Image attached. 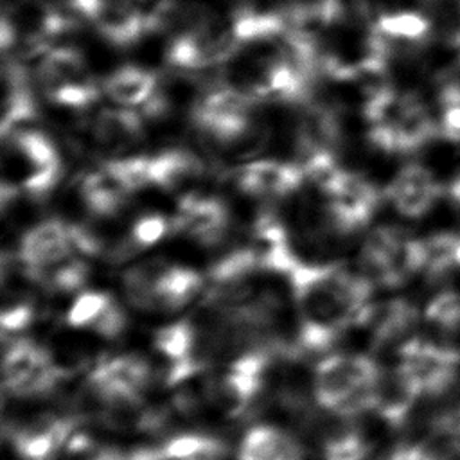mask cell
<instances>
[{
	"label": "cell",
	"instance_id": "6da1fadb",
	"mask_svg": "<svg viewBox=\"0 0 460 460\" xmlns=\"http://www.w3.org/2000/svg\"><path fill=\"white\" fill-rule=\"evenodd\" d=\"M298 309L300 356L327 352L349 329L365 325L372 311L374 284L338 264H305L296 257L284 273Z\"/></svg>",
	"mask_w": 460,
	"mask_h": 460
},
{
	"label": "cell",
	"instance_id": "7a4b0ae2",
	"mask_svg": "<svg viewBox=\"0 0 460 460\" xmlns=\"http://www.w3.org/2000/svg\"><path fill=\"white\" fill-rule=\"evenodd\" d=\"M367 137L386 155H413L438 138L437 113L410 90L379 84L363 102Z\"/></svg>",
	"mask_w": 460,
	"mask_h": 460
},
{
	"label": "cell",
	"instance_id": "3957f363",
	"mask_svg": "<svg viewBox=\"0 0 460 460\" xmlns=\"http://www.w3.org/2000/svg\"><path fill=\"white\" fill-rule=\"evenodd\" d=\"M385 372L367 354H329L318 361L311 377V395L316 406L341 420L376 413Z\"/></svg>",
	"mask_w": 460,
	"mask_h": 460
},
{
	"label": "cell",
	"instance_id": "277c9868",
	"mask_svg": "<svg viewBox=\"0 0 460 460\" xmlns=\"http://www.w3.org/2000/svg\"><path fill=\"white\" fill-rule=\"evenodd\" d=\"M2 140V203L14 199L16 194H47L61 172V160L50 138L18 128Z\"/></svg>",
	"mask_w": 460,
	"mask_h": 460
},
{
	"label": "cell",
	"instance_id": "5b68a950",
	"mask_svg": "<svg viewBox=\"0 0 460 460\" xmlns=\"http://www.w3.org/2000/svg\"><path fill=\"white\" fill-rule=\"evenodd\" d=\"M392 377L410 402L442 397L460 383V350L413 336L399 347Z\"/></svg>",
	"mask_w": 460,
	"mask_h": 460
},
{
	"label": "cell",
	"instance_id": "8992f818",
	"mask_svg": "<svg viewBox=\"0 0 460 460\" xmlns=\"http://www.w3.org/2000/svg\"><path fill=\"white\" fill-rule=\"evenodd\" d=\"M99 252L97 239L83 226L49 219L32 226L20 243L18 261L29 279L43 284L56 270Z\"/></svg>",
	"mask_w": 460,
	"mask_h": 460
},
{
	"label": "cell",
	"instance_id": "52a82bcc",
	"mask_svg": "<svg viewBox=\"0 0 460 460\" xmlns=\"http://www.w3.org/2000/svg\"><path fill=\"white\" fill-rule=\"evenodd\" d=\"M325 199L331 226L340 234H350L372 221L381 203V192L363 174L345 171L334 162L307 174Z\"/></svg>",
	"mask_w": 460,
	"mask_h": 460
},
{
	"label": "cell",
	"instance_id": "ba28073f",
	"mask_svg": "<svg viewBox=\"0 0 460 460\" xmlns=\"http://www.w3.org/2000/svg\"><path fill=\"white\" fill-rule=\"evenodd\" d=\"M359 262L372 284L399 288L424 270L422 237L397 226H377L363 241Z\"/></svg>",
	"mask_w": 460,
	"mask_h": 460
},
{
	"label": "cell",
	"instance_id": "9c48e42d",
	"mask_svg": "<svg viewBox=\"0 0 460 460\" xmlns=\"http://www.w3.org/2000/svg\"><path fill=\"white\" fill-rule=\"evenodd\" d=\"M128 300L142 309L176 311L201 291V275L185 266L147 261L124 273Z\"/></svg>",
	"mask_w": 460,
	"mask_h": 460
},
{
	"label": "cell",
	"instance_id": "30bf717a",
	"mask_svg": "<svg viewBox=\"0 0 460 460\" xmlns=\"http://www.w3.org/2000/svg\"><path fill=\"white\" fill-rule=\"evenodd\" d=\"M2 367L5 394L25 401L47 397L68 376L45 347L27 338L5 341Z\"/></svg>",
	"mask_w": 460,
	"mask_h": 460
},
{
	"label": "cell",
	"instance_id": "8fae6325",
	"mask_svg": "<svg viewBox=\"0 0 460 460\" xmlns=\"http://www.w3.org/2000/svg\"><path fill=\"white\" fill-rule=\"evenodd\" d=\"M77 413L45 411L5 420L4 446L13 460H58L81 428Z\"/></svg>",
	"mask_w": 460,
	"mask_h": 460
},
{
	"label": "cell",
	"instance_id": "7c38bea8",
	"mask_svg": "<svg viewBox=\"0 0 460 460\" xmlns=\"http://www.w3.org/2000/svg\"><path fill=\"white\" fill-rule=\"evenodd\" d=\"M38 79L45 95L61 108H88L99 95V86L83 56L70 47L43 50Z\"/></svg>",
	"mask_w": 460,
	"mask_h": 460
},
{
	"label": "cell",
	"instance_id": "4fadbf2b",
	"mask_svg": "<svg viewBox=\"0 0 460 460\" xmlns=\"http://www.w3.org/2000/svg\"><path fill=\"white\" fill-rule=\"evenodd\" d=\"M253 99L226 84L203 93L192 111L194 124L216 144L232 146L250 133Z\"/></svg>",
	"mask_w": 460,
	"mask_h": 460
},
{
	"label": "cell",
	"instance_id": "5bb4252c",
	"mask_svg": "<svg viewBox=\"0 0 460 460\" xmlns=\"http://www.w3.org/2000/svg\"><path fill=\"white\" fill-rule=\"evenodd\" d=\"M70 7L119 47L133 45L153 31L151 9L142 0H70Z\"/></svg>",
	"mask_w": 460,
	"mask_h": 460
},
{
	"label": "cell",
	"instance_id": "9a60e30c",
	"mask_svg": "<svg viewBox=\"0 0 460 460\" xmlns=\"http://www.w3.org/2000/svg\"><path fill=\"white\" fill-rule=\"evenodd\" d=\"M372 27L390 63L397 58H415L431 45L435 36L431 16L415 9L383 11L372 22Z\"/></svg>",
	"mask_w": 460,
	"mask_h": 460
},
{
	"label": "cell",
	"instance_id": "2e32d148",
	"mask_svg": "<svg viewBox=\"0 0 460 460\" xmlns=\"http://www.w3.org/2000/svg\"><path fill=\"white\" fill-rule=\"evenodd\" d=\"M385 194L397 214L419 219L429 214L440 198L446 196V185L426 165L410 162L394 174Z\"/></svg>",
	"mask_w": 460,
	"mask_h": 460
},
{
	"label": "cell",
	"instance_id": "e0dca14e",
	"mask_svg": "<svg viewBox=\"0 0 460 460\" xmlns=\"http://www.w3.org/2000/svg\"><path fill=\"white\" fill-rule=\"evenodd\" d=\"M172 228L203 246H216L226 237L230 212L226 205L214 196L185 194L172 217Z\"/></svg>",
	"mask_w": 460,
	"mask_h": 460
},
{
	"label": "cell",
	"instance_id": "ac0fdd59",
	"mask_svg": "<svg viewBox=\"0 0 460 460\" xmlns=\"http://www.w3.org/2000/svg\"><path fill=\"white\" fill-rule=\"evenodd\" d=\"M104 92L115 106L142 108L151 115L164 111L167 104L156 74L137 65H124L113 70L104 81Z\"/></svg>",
	"mask_w": 460,
	"mask_h": 460
},
{
	"label": "cell",
	"instance_id": "d6986e66",
	"mask_svg": "<svg viewBox=\"0 0 460 460\" xmlns=\"http://www.w3.org/2000/svg\"><path fill=\"white\" fill-rule=\"evenodd\" d=\"M305 178L300 164L280 160H257L237 171V187L257 199H282L295 192Z\"/></svg>",
	"mask_w": 460,
	"mask_h": 460
},
{
	"label": "cell",
	"instance_id": "ffe728a7",
	"mask_svg": "<svg viewBox=\"0 0 460 460\" xmlns=\"http://www.w3.org/2000/svg\"><path fill=\"white\" fill-rule=\"evenodd\" d=\"M419 309L408 298H390L379 305H374L368 320L363 327H368L370 341L376 349H386L392 345L401 347L408 341L417 327Z\"/></svg>",
	"mask_w": 460,
	"mask_h": 460
},
{
	"label": "cell",
	"instance_id": "44dd1931",
	"mask_svg": "<svg viewBox=\"0 0 460 460\" xmlns=\"http://www.w3.org/2000/svg\"><path fill=\"white\" fill-rule=\"evenodd\" d=\"M66 323L77 329H90L101 338H117L126 325V316L115 300L99 291L79 295L66 311Z\"/></svg>",
	"mask_w": 460,
	"mask_h": 460
},
{
	"label": "cell",
	"instance_id": "7402d4cb",
	"mask_svg": "<svg viewBox=\"0 0 460 460\" xmlns=\"http://www.w3.org/2000/svg\"><path fill=\"white\" fill-rule=\"evenodd\" d=\"M237 460H304V447L286 428L261 422L244 431Z\"/></svg>",
	"mask_w": 460,
	"mask_h": 460
},
{
	"label": "cell",
	"instance_id": "603a6c76",
	"mask_svg": "<svg viewBox=\"0 0 460 460\" xmlns=\"http://www.w3.org/2000/svg\"><path fill=\"white\" fill-rule=\"evenodd\" d=\"M34 113L36 104L25 68L18 61L5 58L2 65V137L29 122Z\"/></svg>",
	"mask_w": 460,
	"mask_h": 460
},
{
	"label": "cell",
	"instance_id": "cb8c5ba5",
	"mask_svg": "<svg viewBox=\"0 0 460 460\" xmlns=\"http://www.w3.org/2000/svg\"><path fill=\"white\" fill-rule=\"evenodd\" d=\"M92 137L101 149L124 151L142 138V119L129 108H104L92 120Z\"/></svg>",
	"mask_w": 460,
	"mask_h": 460
},
{
	"label": "cell",
	"instance_id": "d4e9b609",
	"mask_svg": "<svg viewBox=\"0 0 460 460\" xmlns=\"http://www.w3.org/2000/svg\"><path fill=\"white\" fill-rule=\"evenodd\" d=\"M162 460H225L228 446L205 431H180L158 444Z\"/></svg>",
	"mask_w": 460,
	"mask_h": 460
},
{
	"label": "cell",
	"instance_id": "484cf974",
	"mask_svg": "<svg viewBox=\"0 0 460 460\" xmlns=\"http://www.w3.org/2000/svg\"><path fill=\"white\" fill-rule=\"evenodd\" d=\"M372 446L368 438L354 426L331 433L323 444L320 460H370Z\"/></svg>",
	"mask_w": 460,
	"mask_h": 460
},
{
	"label": "cell",
	"instance_id": "4316f807",
	"mask_svg": "<svg viewBox=\"0 0 460 460\" xmlns=\"http://www.w3.org/2000/svg\"><path fill=\"white\" fill-rule=\"evenodd\" d=\"M424 320L442 334L460 332V291L442 289L424 307Z\"/></svg>",
	"mask_w": 460,
	"mask_h": 460
},
{
	"label": "cell",
	"instance_id": "83f0119b",
	"mask_svg": "<svg viewBox=\"0 0 460 460\" xmlns=\"http://www.w3.org/2000/svg\"><path fill=\"white\" fill-rule=\"evenodd\" d=\"M172 228V219L160 214H147L140 217L131 228V241L135 246H149L160 241Z\"/></svg>",
	"mask_w": 460,
	"mask_h": 460
},
{
	"label": "cell",
	"instance_id": "f1b7e54d",
	"mask_svg": "<svg viewBox=\"0 0 460 460\" xmlns=\"http://www.w3.org/2000/svg\"><path fill=\"white\" fill-rule=\"evenodd\" d=\"M70 455H81V460H129L128 451L113 446H93L90 440L68 451Z\"/></svg>",
	"mask_w": 460,
	"mask_h": 460
},
{
	"label": "cell",
	"instance_id": "f546056e",
	"mask_svg": "<svg viewBox=\"0 0 460 460\" xmlns=\"http://www.w3.org/2000/svg\"><path fill=\"white\" fill-rule=\"evenodd\" d=\"M386 460H444L431 447L424 444H401L397 446Z\"/></svg>",
	"mask_w": 460,
	"mask_h": 460
},
{
	"label": "cell",
	"instance_id": "4dcf8cb0",
	"mask_svg": "<svg viewBox=\"0 0 460 460\" xmlns=\"http://www.w3.org/2000/svg\"><path fill=\"white\" fill-rule=\"evenodd\" d=\"M446 198L451 205V208L460 217V171L451 176V180L446 183Z\"/></svg>",
	"mask_w": 460,
	"mask_h": 460
},
{
	"label": "cell",
	"instance_id": "1f68e13d",
	"mask_svg": "<svg viewBox=\"0 0 460 460\" xmlns=\"http://www.w3.org/2000/svg\"><path fill=\"white\" fill-rule=\"evenodd\" d=\"M453 5L456 9V23H460V0H453Z\"/></svg>",
	"mask_w": 460,
	"mask_h": 460
}]
</instances>
